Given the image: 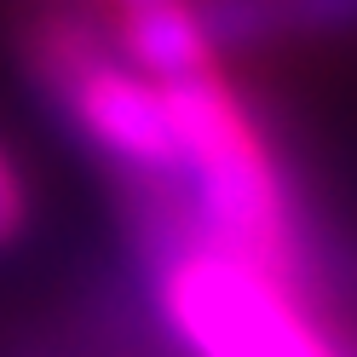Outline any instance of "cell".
Returning <instances> with one entry per match:
<instances>
[{"instance_id":"cell-1","label":"cell","mask_w":357,"mask_h":357,"mask_svg":"<svg viewBox=\"0 0 357 357\" xmlns=\"http://www.w3.org/2000/svg\"><path fill=\"white\" fill-rule=\"evenodd\" d=\"M24 75L35 81L47 116L70 132V144L109 178L116 202L185 196L167 93L109 24L81 12L75 0L40 6L24 35Z\"/></svg>"},{"instance_id":"cell-2","label":"cell","mask_w":357,"mask_h":357,"mask_svg":"<svg viewBox=\"0 0 357 357\" xmlns=\"http://www.w3.org/2000/svg\"><path fill=\"white\" fill-rule=\"evenodd\" d=\"M155 81L178 132V190L202 236L305 288V225L294 208V185L248 98L225 81L219 63H190Z\"/></svg>"},{"instance_id":"cell-3","label":"cell","mask_w":357,"mask_h":357,"mask_svg":"<svg viewBox=\"0 0 357 357\" xmlns=\"http://www.w3.org/2000/svg\"><path fill=\"white\" fill-rule=\"evenodd\" d=\"M132 259L173 351L185 357H340L300 282L225 242H208L202 231L132 242Z\"/></svg>"},{"instance_id":"cell-4","label":"cell","mask_w":357,"mask_h":357,"mask_svg":"<svg viewBox=\"0 0 357 357\" xmlns=\"http://www.w3.org/2000/svg\"><path fill=\"white\" fill-rule=\"evenodd\" d=\"M29 219H35V202H29V185L17 173L12 150L0 144V254H12L17 242L29 236Z\"/></svg>"},{"instance_id":"cell-5","label":"cell","mask_w":357,"mask_h":357,"mask_svg":"<svg viewBox=\"0 0 357 357\" xmlns=\"http://www.w3.org/2000/svg\"><path fill=\"white\" fill-rule=\"evenodd\" d=\"M127 6H150V0H109V12H127Z\"/></svg>"},{"instance_id":"cell-6","label":"cell","mask_w":357,"mask_h":357,"mask_svg":"<svg viewBox=\"0 0 357 357\" xmlns=\"http://www.w3.org/2000/svg\"><path fill=\"white\" fill-rule=\"evenodd\" d=\"M35 6H63V0H35Z\"/></svg>"}]
</instances>
